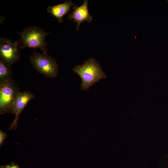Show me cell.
Masks as SVG:
<instances>
[{"label":"cell","instance_id":"obj_9","mask_svg":"<svg viewBox=\"0 0 168 168\" xmlns=\"http://www.w3.org/2000/svg\"><path fill=\"white\" fill-rule=\"evenodd\" d=\"M11 68L0 60V82L12 78V74Z\"/></svg>","mask_w":168,"mask_h":168},{"label":"cell","instance_id":"obj_6","mask_svg":"<svg viewBox=\"0 0 168 168\" xmlns=\"http://www.w3.org/2000/svg\"><path fill=\"white\" fill-rule=\"evenodd\" d=\"M35 97L34 95L29 91L19 92L13 103L12 113L15 114V119L10 126L11 129H16L19 115L28 103Z\"/></svg>","mask_w":168,"mask_h":168},{"label":"cell","instance_id":"obj_5","mask_svg":"<svg viewBox=\"0 0 168 168\" xmlns=\"http://www.w3.org/2000/svg\"><path fill=\"white\" fill-rule=\"evenodd\" d=\"M21 49L18 41H13L3 37L0 38V60L9 67L11 68L19 58Z\"/></svg>","mask_w":168,"mask_h":168},{"label":"cell","instance_id":"obj_1","mask_svg":"<svg viewBox=\"0 0 168 168\" xmlns=\"http://www.w3.org/2000/svg\"><path fill=\"white\" fill-rule=\"evenodd\" d=\"M72 70L81 78L82 82L80 86L82 90L85 91L100 80L106 77L99 63L92 58L81 65L74 66Z\"/></svg>","mask_w":168,"mask_h":168},{"label":"cell","instance_id":"obj_11","mask_svg":"<svg viewBox=\"0 0 168 168\" xmlns=\"http://www.w3.org/2000/svg\"><path fill=\"white\" fill-rule=\"evenodd\" d=\"M7 136L6 133L0 130V146H1L4 142Z\"/></svg>","mask_w":168,"mask_h":168},{"label":"cell","instance_id":"obj_3","mask_svg":"<svg viewBox=\"0 0 168 168\" xmlns=\"http://www.w3.org/2000/svg\"><path fill=\"white\" fill-rule=\"evenodd\" d=\"M29 59L38 72L49 78H55L57 76L58 65L55 59L47 53H38L35 49Z\"/></svg>","mask_w":168,"mask_h":168},{"label":"cell","instance_id":"obj_8","mask_svg":"<svg viewBox=\"0 0 168 168\" xmlns=\"http://www.w3.org/2000/svg\"><path fill=\"white\" fill-rule=\"evenodd\" d=\"M74 5L72 1L66 0L62 4L54 6H49L47 7V12L56 18L58 22H61L63 20V16Z\"/></svg>","mask_w":168,"mask_h":168},{"label":"cell","instance_id":"obj_4","mask_svg":"<svg viewBox=\"0 0 168 168\" xmlns=\"http://www.w3.org/2000/svg\"><path fill=\"white\" fill-rule=\"evenodd\" d=\"M20 88L12 78L0 82V114L12 113Z\"/></svg>","mask_w":168,"mask_h":168},{"label":"cell","instance_id":"obj_10","mask_svg":"<svg viewBox=\"0 0 168 168\" xmlns=\"http://www.w3.org/2000/svg\"><path fill=\"white\" fill-rule=\"evenodd\" d=\"M0 168H21L19 165L12 161L10 164L8 165H2L0 166Z\"/></svg>","mask_w":168,"mask_h":168},{"label":"cell","instance_id":"obj_2","mask_svg":"<svg viewBox=\"0 0 168 168\" xmlns=\"http://www.w3.org/2000/svg\"><path fill=\"white\" fill-rule=\"evenodd\" d=\"M20 35L18 40L20 49L29 47L40 49L43 53H47V42L45 38L49 32L38 27L33 26L26 28L18 32Z\"/></svg>","mask_w":168,"mask_h":168},{"label":"cell","instance_id":"obj_7","mask_svg":"<svg viewBox=\"0 0 168 168\" xmlns=\"http://www.w3.org/2000/svg\"><path fill=\"white\" fill-rule=\"evenodd\" d=\"M88 1L85 0L83 4L80 7H73L74 11L68 15L67 18L69 20H73L77 23L76 29L79 30L81 24L85 21L91 22L92 20V16L90 15L88 8Z\"/></svg>","mask_w":168,"mask_h":168}]
</instances>
